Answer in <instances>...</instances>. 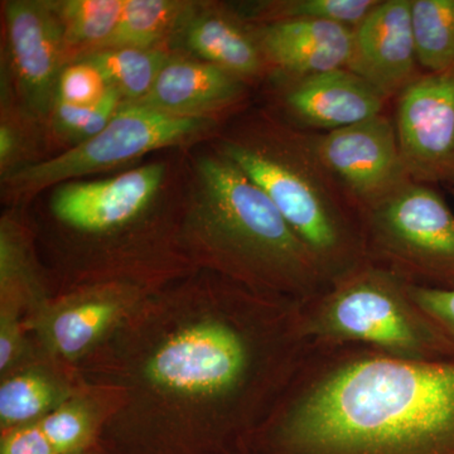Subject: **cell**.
I'll use <instances>...</instances> for the list:
<instances>
[{
    "label": "cell",
    "mask_w": 454,
    "mask_h": 454,
    "mask_svg": "<svg viewBox=\"0 0 454 454\" xmlns=\"http://www.w3.org/2000/svg\"><path fill=\"white\" fill-rule=\"evenodd\" d=\"M282 439L289 454H454V364H349L301 400Z\"/></svg>",
    "instance_id": "cell-1"
},
{
    "label": "cell",
    "mask_w": 454,
    "mask_h": 454,
    "mask_svg": "<svg viewBox=\"0 0 454 454\" xmlns=\"http://www.w3.org/2000/svg\"><path fill=\"white\" fill-rule=\"evenodd\" d=\"M186 234L206 259L240 277L301 286L321 271L269 197L217 151L191 167Z\"/></svg>",
    "instance_id": "cell-2"
},
{
    "label": "cell",
    "mask_w": 454,
    "mask_h": 454,
    "mask_svg": "<svg viewBox=\"0 0 454 454\" xmlns=\"http://www.w3.org/2000/svg\"><path fill=\"white\" fill-rule=\"evenodd\" d=\"M219 153L252 179L319 264L337 262L345 252L346 229L327 175L304 140L286 137L226 139Z\"/></svg>",
    "instance_id": "cell-3"
},
{
    "label": "cell",
    "mask_w": 454,
    "mask_h": 454,
    "mask_svg": "<svg viewBox=\"0 0 454 454\" xmlns=\"http://www.w3.org/2000/svg\"><path fill=\"white\" fill-rule=\"evenodd\" d=\"M214 118H184L138 106H121L103 131L61 154L20 167L3 177L12 197H31L46 188L106 172L169 146L190 145L216 127Z\"/></svg>",
    "instance_id": "cell-4"
},
{
    "label": "cell",
    "mask_w": 454,
    "mask_h": 454,
    "mask_svg": "<svg viewBox=\"0 0 454 454\" xmlns=\"http://www.w3.org/2000/svg\"><path fill=\"white\" fill-rule=\"evenodd\" d=\"M366 211L382 252L454 286V214L434 188L409 179Z\"/></svg>",
    "instance_id": "cell-5"
},
{
    "label": "cell",
    "mask_w": 454,
    "mask_h": 454,
    "mask_svg": "<svg viewBox=\"0 0 454 454\" xmlns=\"http://www.w3.org/2000/svg\"><path fill=\"white\" fill-rule=\"evenodd\" d=\"M313 160L365 208L408 182L395 125L384 114L304 140Z\"/></svg>",
    "instance_id": "cell-6"
},
{
    "label": "cell",
    "mask_w": 454,
    "mask_h": 454,
    "mask_svg": "<svg viewBox=\"0 0 454 454\" xmlns=\"http://www.w3.org/2000/svg\"><path fill=\"white\" fill-rule=\"evenodd\" d=\"M8 79L20 110L33 121L50 118L66 65L64 31L51 2L11 0L3 5Z\"/></svg>",
    "instance_id": "cell-7"
},
{
    "label": "cell",
    "mask_w": 454,
    "mask_h": 454,
    "mask_svg": "<svg viewBox=\"0 0 454 454\" xmlns=\"http://www.w3.org/2000/svg\"><path fill=\"white\" fill-rule=\"evenodd\" d=\"M325 333L417 356L428 336L389 274L365 270L345 280L325 304Z\"/></svg>",
    "instance_id": "cell-8"
},
{
    "label": "cell",
    "mask_w": 454,
    "mask_h": 454,
    "mask_svg": "<svg viewBox=\"0 0 454 454\" xmlns=\"http://www.w3.org/2000/svg\"><path fill=\"white\" fill-rule=\"evenodd\" d=\"M247 360V349L235 331L219 322H203L164 340L149 357L145 376L167 393L219 395L238 384Z\"/></svg>",
    "instance_id": "cell-9"
},
{
    "label": "cell",
    "mask_w": 454,
    "mask_h": 454,
    "mask_svg": "<svg viewBox=\"0 0 454 454\" xmlns=\"http://www.w3.org/2000/svg\"><path fill=\"white\" fill-rule=\"evenodd\" d=\"M394 125L411 181H454V66L409 85L397 98Z\"/></svg>",
    "instance_id": "cell-10"
},
{
    "label": "cell",
    "mask_w": 454,
    "mask_h": 454,
    "mask_svg": "<svg viewBox=\"0 0 454 454\" xmlns=\"http://www.w3.org/2000/svg\"><path fill=\"white\" fill-rule=\"evenodd\" d=\"M166 164L152 163L121 175L59 184L51 197L57 220L85 232H106L139 217L166 178Z\"/></svg>",
    "instance_id": "cell-11"
},
{
    "label": "cell",
    "mask_w": 454,
    "mask_h": 454,
    "mask_svg": "<svg viewBox=\"0 0 454 454\" xmlns=\"http://www.w3.org/2000/svg\"><path fill=\"white\" fill-rule=\"evenodd\" d=\"M346 68L387 98L399 97L420 76L411 31V0H380L352 28Z\"/></svg>",
    "instance_id": "cell-12"
},
{
    "label": "cell",
    "mask_w": 454,
    "mask_h": 454,
    "mask_svg": "<svg viewBox=\"0 0 454 454\" xmlns=\"http://www.w3.org/2000/svg\"><path fill=\"white\" fill-rule=\"evenodd\" d=\"M286 106L295 121L333 131L380 115L387 98L348 68L295 77Z\"/></svg>",
    "instance_id": "cell-13"
},
{
    "label": "cell",
    "mask_w": 454,
    "mask_h": 454,
    "mask_svg": "<svg viewBox=\"0 0 454 454\" xmlns=\"http://www.w3.org/2000/svg\"><path fill=\"white\" fill-rule=\"evenodd\" d=\"M244 80L201 59L173 55L138 106L184 118H214L243 97Z\"/></svg>",
    "instance_id": "cell-14"
},
{
    "label": "cell",
    "mask_w": 454,
    "mask_h": 454,
    "mask_svg": "<svg viewBox=\"0 0 454 454\" xmlns=\"http://www.w3.org/2000/svg\"><path fill=\"white\" fill-rule=\"evenodd\" d=\"M252 26L268 65L295 77L348 66L352 28L330 20H303Z\"/></svg>",
    "instance_id": "cell-15"
},
{
    "label": "cell",
    "mask_w": 454,
    "mask_h": 454,
    "mask_svg": "<svg viewBox=\"0 0 454 454\" xmlns=\"http://www.w3.org/2000/svg\"><path fill=\"white\" fill-rule=\"evenodd\" d=\"M170 42L241 80L259 76L268 65L252 26L217 5L195 3Z\"/></svg>",
    "instance_id": "cell-16"
},
{
    "label": "cell",
    "mask_w": 454,
    "mask_h": 454,
    "mask_svg": "<svg viewBox=\"0 0 454 454\" xmlns=\"http://www.w3.org/2000/svg\"><path fill=\"white\" fill-rule=\"evenodd\" d=\"M193 4L182 0H125L118 27L103 50L162 49L170 43Z\"/></svg>",
    "instance_id": "cell-17"
},
{
    "label": "cell",
    "mask_w": 454,
    "mask_h": 454,
    "mask_svg": "<svg viewBox=\"0 0 454 454\" xmlns=\"http://www.w3.org/2000/svg\"><path fill=\"white\" fill-rule=\"evenodd\" d=\"M64 31L66 64L106 46L121 20L125 0L51 2Z\"/></svg>",
    "instance_id": "cell-18"
},
{
    "label": "cell",
    "mask_w": 454,
    "mask_h": 454,
    "mask_svg": "<svg viewBox=\"0 0 454 454\" xmlns=\"http://www.w3.org/2000/svg\"><path fill=\"white\" fill-rule=\"evenodd\" d=\"M172 53L164 49H106L83 57L100 71L107 88L119 92L122 106L137 103L153 88L158 74L168 62Z\"/></svg>",
    "instance_id": "cell-19"
},
{
    "label": "cell",
    "mask_w": 454,
    "mask_h": 454,
    "mask_svg": "<svg viewBox=\"0 0 454 454\" xmlns=\"http://www.w3.org/2000/svg\"><path fill=\"white\" fill-rule=\"evenodd\" d=\"M379 0H259L241 3L235 13L249 25L319 20L356 27Z\"/></svg>",
    "instance_id": "cell-20"
},
{
    "label": "cell",
    "mask_w": 454,
    "mask_h": 454,
    "mask_svg": "<svg viewBox=\"0 0 454 454\" xmlns=\"http://www.w3.org/2000/svg\"><path fill=\"white\" fill-rule=\"evenodd\" d=\"M411 31L419 67L443 73L454 66V0H411Z\"/></svg>",
    "instance_id": "cell-21"
},
{
    "label": "cell",
    "mask_w": 454,
    "mask_h": 454,
    "mask_svg": "<svg viewBox=\"0 0 454 454\" xmlns=\"http://www.w3.org/2000/svg\"><path fill=\"white\" fill-rule=\"evenodd\" d=\"M116 301L97 298L66 307L53 318L50 339L53 348L65 357L82 354L115 321Z\"/></svg>",
    "instance_id": "cell-22"
},
{
    "label": "cell",
    "mask_w": 454,
    "mask_h": 454,
    "mask_svg": "<svg viewBox=\"0 0 454 454\" xmlns=\"http://www.w3.org/2000/svg\"><path fill=\"white\" fill-rule=\"evenodd\" d=\"M59 391L46 376L18 373L0 387V423L4 432L38 422L59 408Z\"/></svg>",
    "instance_id": "cell-23"
},
{
    "label": "cell",
    "mask_w": 454,
    "mask_h": 454,
    "mask_svg": "<svg viewBox=\"0 0 454 454\" xmlns=\"http://www.w3.org/2000/svg\"><path fill=\"white\" fill-rule=\"evenodd\" d=\"M122 104L124 100L119 92L109 88L104 98L92 106H73L56 100L49 121L53 133L74 146L106 129Z\"/></svg>",
    "instance_id": "cell-24"
},
{
    "label": "cell",
    "mask_w": 454,
    "mask_h": 454,
    "mask_svg": "<svg viewBox=\"0 0 454 454\" xmlns=\"http://www.w3.org/2000/svg\"><path fill=\"white\" fill-rule=\"evenodd\" d=\"M38 424L57 454L85 452L94 437V419L79 404L59 406L38 420Z\"/></svg>",
    "instance_id": "cell-25"
},
{
    "label": "cell",
    "mask_w": 454,
    "mask_h": 454,
    "mask_svg": "<svg viewBox=\"0 0 454 454\" xmlns=\"http://www.w3.org/2000/svg\"><path fill=\"white\" fill-rule=\"evenodd\" d=\"M107 85L103 74L86 61L66 65L59 80L57 100L73 106H92L106 94Z\"/></svg>",
    "instance_id": "cell-26"
},
{
    "label": "cell",
    "mask_w": 454,
    "mask_h": 454,
    "mask_svg": "<svg viewBox=\"0 0 454 454\" xmlns=\"http://www.w3.org/2000/svg\"><path fill=\"white\" fill-rule=\"evenodd\" d=\"M2 122H0V170L2 178L14 172L20 167L26 166L27 137L26 121L28 115L20 121V116L13 113L12 115L8 107H2ZM22 112V110H20ZM33 121V119H32Z\"/></svg>",
    "instance_id": "cell-27"
},
{
    "label": "cell",
    "mask_w": 454,
    "mask_h": 454,
    "mask_svg": "<svg viewBox=\"0 0 454 454\" xmlns=\"http://www.w3.org/2000/svg\"><path fill=\"white\" fill-rule=\"evenodd\" d=\"M411 301L430 318L454 331V286L426 288L413 286L409 289Z\"/></svg>",
    "instance_id": "cell-28"
},
{
    "label": "cell",
    "mask_w": 454,
    "mask_h": 454,
    "mask_svg": "<svg viewBox=\"0 0 454 454\" xmlns=\"http://www.w3.org/2000/svg\"><path fill=\"white\" fill-rule=\"evenodd\" d=\"M0 454H57L38 422L4 432Z\"/></svg>",
    "instance_id": "cell-29"
},
{
    "label": "cell",
    "mask_w": 454,
    "mask_h": 454,
    "mask_svg": "<svg viewBox=\"0 0 454 454\" xmlns=\"http://www.w3.org/2000/svg\"><path fill=\"white\" fill-rule=\"evenodd\" d=\"M9 317H3L2 336H0V369L4 372L14 361L18 351L16 325L11 324Z\"/></svg>",
    "instance_id": "cell-30"
},
{
    "label": "cell",
    "mask_w": 454,
    "mask_h": 454,
    "mask_svg": "<svg viewBox=\"0 0 454 454\" xmlns=\"http://www.w3.org/2000/svg\"><path fill=\"white\" fill-rule=\"evenodd\" d=\"M448 186H450V193H452V196L454 197V181L450 182V184H448Z\"/></svg>",
    "instance_id": "cell-31"
},
{
    "label": "cell",
    "mask_w": 454,
    "mask_h": 454,
    "mask_svg": "<svg viewBox=\"0 0 454 454\" xmlns=\"http://www.w3.org/2000/svg\"><path fill=\"white\" fill-rule=\"evenodd\" d=\"M80 454H95L94 452H90L89 450H86L85 452L80 453Z\"/></svg>",
    "instance_id": "cell-32"
}]
</instances>
